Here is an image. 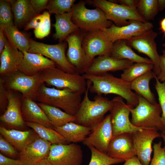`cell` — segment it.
<instances>
[{
	"label": "cell",
	"instance_id": "6da1fadb",
	"mask_svg": "<svg viewBox=\"0 0 165 165\" xmlns=\"http://www.w3.org/2000/svg\"><path fill=\"white\" fill-rule=\"evenodd\" d=\"M86 80L92 82L89 91L97 95L113 94L126 100L127 104L134 108L138 104L137 95L131 89L130 82L116 77L108 72L97 75L84 74Z\"/></svg>",
	"mask_w": 165,
	"mask_h": 165
},
{
	"label": "cell",
	"instance_id": "7a4b0ae2",
	"mask_svg": "<svg viewBox=\"0 0 165 165\" xmlns=\"http://www.w3.org/2000/svg\"><path fill=\"white\" fill-rule=\"evenodd\" d=\"M92 82L87 80V89L75 116L74 122L87 127H91L101 121L105 114L109 111L113 105L112 100L97 95L94 101L89 98V91Z\"/></svg>",
	"mask_w": 165,
	"mask_h": 165
},
{
	"label": "cell",
	"instance_id": "3957f363",
	"mask_svg": "<svg viewBox=\"0 0 165 165\" xmlns=\"http://www.w3.org/2000/svg\"><path fill=\"white\" fill-rule=\"evenodd\" d=\"M44 83L39 88L35 101L61 108L75 116L82 100L81 95L68 89L49 87Z\"/></svg>",
	"mask_w": 165,
	"mask_h": 165
},
{
	"label": "cell",
	"instance_id": "277c9868",
	"mask_svg": "<svg viewBox=\"0 0 165 165\" xmlns=\"http://www.w3.org/2000/svg\"><path fill=\"white\" fill-rule=\"evenodd\" d=\"M86 3L81 0L72 8V19L79 29L86 32L95 30H103L109 28L112 22L107 19L105 13L100 8L89 9Z\"/></svg>",
	"mask_w": 165,
	"mask_h": 165
},
{
	"label": "cell",
	"instance_id": "5b68a950",
	"mask_svg": "<svg viewBox=\"0 0 165 165\" xmlns=\"http://www.w3.org/2000/svg\"><path fill=\"white\" fill-rule=\"evenodd\" d=\"M138 103L130 108L131 122L135 126L142 129H152L161 131L162 109L159 103L152 104L137 94Z\"/></svg>",
	"mask_w": 165,
	"mask_h": 165
},
{
	"label": "cell",
	"instance_id": "8992f818",
	"mask_svg": "<svg viewBox=\"0 0 165 165\" xmlns=\"http://www.w3.org/2000/svg\"><path fill=\"white\" fill-rule=\"evenodd\" d=\"M40 73L44 82L56 88L68 89L81 95L86 90L87 82L82 75L68 73L57 67Z\"/></svg>",
	"mask_w": 165,
	"mask_h": 165
},
{
	"label": "cell",
	"instance_id": "52a82bcc",
	"mask_svg": "<svg viewBox=\"0 0 165 165\" xmlns=\"http://www.w3.org/2000/svg\"><path fill=\"white\" fill-rule=\"evenodd\" d=\"M92 2L101 9L107 19L113 22L117 27L127 25L130 20L147 22L140 15L136 7H129L106 0H94Z\"/></svg>",
	"mask_w": 165,
	"mask_h": 165
},
{
	"label": "cell",
	"instance_id": "ba28073f",
	"mask_svg": "<svg viewBox=\"0 0 165 165\" xmlns=\"http://www.w3.org/2000/svg\"><path fill=\"white\" fill-rule=\"evenodd\" d=\"M66 42L48 44L30 39V47L28 52L42 55L53 61L57 66L68 73L78 74L76 69L68 61L65 54Z\"/></svg>",
	"mask_w": 165,
	"mask_h": 165
},
{
	"label": "cell",
	"instance_id": "9c48e42d",
	"mask_svg": "<svg viewBox=\"0 0 165 165\" xmlns=\"http://www.w3.org/2000/svg\"><path fill=\"white\" fill-rule=\"evenodd\" d=\"M5 80L7 88L20 92L22 97L35 101L38 90L44 83L40 73L28 75L18 71L7 76Z\"/></svg>",
	"mask_w": 165,
	"mask_h": 165
},
{
	"label": "cell",
	"instance_id": "30bf717a",
	"mask_svg": "<svg viewBox=\"0 0 165 165\" xmlns=\"http://www.w3.org/2000/svg\"><path fill=\"white\" fill-rule=\"evenodd\" d=\"M112 100L113 105L109 112L113 137L122 133H132L143 129L135 126L130 121V109L133 108L126 104L122 97L118 96Z\"/></svg>",
	"mask_w": 165,
	"mask_h": 165
},
{
	"label": "cell",
	"instance_id": "8fae6325",
	"mask_svg": "<svg viewBox=\"0 0 165 165\" xmlns=\"http://www.w3.org/2000/svg\"><path fill=\"white\" fill-rule=\"evenodd\" d=\"M83 151L75 143L52 144L47 159L52 165H81Z\"/></svg>",
	"mask_w": 165,
	"mask_h": 165
},
{
	"label": "cell",
	"instance_id": "7c38bea8",
	"mask_svg": "<svg viewBox=\"0 0 165 165\" xmlns=\"http://www.w3.org/2000/svg\"><path fill=\"white\" fill-rule=\"evenodd\" d=\"M113 43L102 30L87 32L83 39L82 46L90 65L97 56H110Z\"/></svg>",
	"mask_w": 165,
	"mask_h": 165
},
{
	"label": "cell",
	"instance_id": "4fadbf2b",
	"mask_svg": "<svg viewBox=\"0 0 165 165\" xmlns=\"http://www.w3.org/2000/svg\"><path fill=\"white\" fill-rule=\"evenodd\" d=\"M87 32L81 29L69 35L65 39L68 46L66 56L79 74L85 73L90 66L82 46L83 37Z\"/></svg>",
	"mask_w": 165,
	"mask_h": 165
},
{
	"label": "cell",
	"instance_id": "5bb4252c",
	"mask_svg": "<svg viewBox=\"0 0 165 165\" xmlns=\"http://www.w3.org/2000/svg\"><path fill=\"white\" fill-rule=\"evenodd\" d=\"M157 36V33L152 29L141 35L126 40L131 47L148 57L153 64V72L156 76L160 71V55L158 53L155 41Z\"/></svg>",
	"mask_w": 165,
	"mask_h": 165
},
{
	"label": "cell",
	"instance_id": "9a60e30c",
	"mask_svg": "<svg viewBox=\"0 0 165 165\" xmlns=\"http://www.w3.org/2000/svg\"><path fill=\"white\" fill-rule=\"evenodd\" d=\"M90 133L82 142L88 147L91 146L106 154L109 144L113 137L110 114L90 127Z\"/></svg>",
	"mask_w": 165,
	"mask_h": 165
},
{
	"label": "cell",
	"instance_id": "2e32d148",
	"mask_svg": "<svg viewBox=\"0 0 165 165\" xmlns=\"http://www.w3.org/2000/svg\"><path fill=\"white\" fill-rule=\"evenodd\" d=\"M129 21L130 23L127 25L118 27L113 24L109 28L102 31L107 38L113 43L117 40H127L141 35L153 28V24L149 22Z\"/></svg>",
	"mask_w": 165,
	"mask_h": 165
},
{
	"label": "cell",
	"instance_id": "e0dca14e",
	"mask_svg": "<svg viewBox=\"0 0 165 165\" xmlns=\"http://www.w3.org/2000/svg\"><path fill=\"white\" fill-rule=\"evenodd\" d=\"M158 131L154 129H146L132 133L136 156L144 165H149L151 161L152 142L156 138L161 137Z\"/></svg>",
	"mask_w": 165,
	"mask_h": 165
},
{
	"label": "cell",
	"instance_id": "ac0fdd59",
	"mask_svg": "<svg viewBox=\"0 0 165 165\" xmlns=\"http://www.w3.org/2000/svg\"><path fill=\"white\" fill-rule=\"evenodd\" d=\"M106 154L112 158L125 161L136 156L132 133H123L113 137Z\"/></svg>",
	"mask_w": 165,
	"mask_h": 165
},
{
	"label": "cell",
	"instance_id": "d6986e66",
	"mask_svg": "<svg viewBox=\"0 0 165 165\" xmlns=\"http://www.w3.org/2000/svg\"><path fill=\"white\" fill-rule=\"evenodd\" d=\"M8 90V104L6 110L0 117V121L11 129H22L26 125L21 112L22 101L18 96Z\"/></svg>",
	"mask_w": 165,
	"mask_h": 165
},
{
	"label": "cell",
	"instance_id": "ffe728a7",
	"mask_svg": "<svg viewBox=\"0 0 165 165\" xmlns=\"http://www.w3.org/2000/svg\"><path fill=\"white\" fill-rule=\"evenodd\" d=\"M52 145L38 136L20 152L18 159L22 165H33L47 158Z\"/></svg>",
	"mask_w": 165,
	"mask_h": 165
},
{
	"label": "cell",
	"instance_id": "44dd1931",
	"mask_svg": "<svg viewBox=\"0 0 165 165\" xmlns=\"http://www.w3.org/2000/svg\"><path fill=\"white\" fill-rule=\"evenodd\" d=\"M134 63L128 60L118 59L109 55L98 56L93 60L85 73L97 75L109 71H123Z\"/></svg>",
	"mask_w": 165,
	"mask_h": 165
},
{
	"label": "cell",
	"instance_id": "7402d4cb",
	"mask_svg": "<svg viewBox=\"0 0 165 165\" xmlns=\"http://www.w3.org/2000/svg\"><path fill=\"white\" fill-rule=\"evenodd\" d=\"M23 53L13 46L7 38L0 55V75L7 76L18 71L23 59Z\"/></svg>",
	"mask_w": 165,
	"mask_h": 165
},
{
	"label": "cell",
	"instance_id": "603a6c76",
	"mask_svg": "<svg viewBox=\"0 0 165 165\" xmlns=\"http://www.w3.org/2000/svg\"><path fill=\"white\" fill-rule=\"evenodd\" d=\"M18 71L28 75H33L42 71L57 67L49 59L40 54L25 51Z\"/></svg>",
	"mask_w": 165,
	"mask_h": 165
},
{
	"label": "cell",
	"instance_id": "cb8c5ba5",
	"mask_svg": "<svg viewBox=\"0 0 165 165\" xmlns=\"http://www.w3.org/2000/svg\"><path fill=\"white\" fill-rule=\"evenodd\" d=\"M0 133L19 152H21L39 136L33 130L22 131L0 127Z\"/></svg>",
	"mask_w": 165,
	"mask_h": 165
},
{
	"label": "cell",
	"instance_id": "d4e9b609",
	"mask_svg": "<svg viewBox=\"0 0 165 165\" xmlns=\"http://www.w3.org/2000/svg\"><path fill=\"white\" fill-rule=\"evenodd\" d=\"M21 109L25 122L38 123L53 128V126L45 112L34 100L22 97Z\"/></svg>",
	"mask_w": 165,
	"mask_h": 165
},
{
	"label": "cell",
	"instance_id": "484cf974",
	"mask_svg": "<svg viewBox=\"0 0 165 165\" xmlns=\"http://www.w3.org/2000/svg\"><path fill=\"white\" fill-rule=\"evenodd\" d=\"M11 5L14 23L18 28L24 27L37 15L29 0H8Z\"/></svg>",
	"mask_w": 165,
	"mask_h": 165
},
{
	"label": "cell",
	"instance_id": "4316f807",
	"mask_svg": "<svg viewBox=\"0 0 165 165\" xmlns=\"http://www.w3.org/2000/svg\"><path fill=\"white\" fill-rule=\"evenodd\" d=\"M53 129L59 132L68 144L83 142L90 133V127L84 126L74 122L68 123Z\"/></svg>",
	"mask_w": 165,
	"mask_h": 165
},
{
	"label": "cell",
	"instance_id": "83f0119b",
	"mask_svg": "<svg viewBox=\"0 0 165 165\" xmlns=\"http://www.w3.org/2000/svg\"><path fill=\"white\" fill-rule=\"evenodd\" d=\"M72 16L71 12L61 15H55V23L53 26L55 32L53 34V37L60 42H63L70 34L79 29L72 21Z\"/></svg>",
	"mask_w": 165,
	"mask_h": 165
},
{
	"label": "cell",
	"instance_id": "f1b7e54d",
	"mask_svg": "<svg viewBox=\"0 0 165 165\" xmlns=\"http://www.w3.org/2000/svg\"><path fill=\"white\" fill-rule=\"evenodd\" d=\"M110 56L118 59L128 60L134 63L153 64L149 59L140 56L135 53L125 40H117L113 43Z\"/></svg>",
	"mask_w": 165,
	"mask_h": 165
},
{
	"label": "cell",
	"instance_id": "f546056e",
	"mask_svg": "<svg viewBox=\"0 0 165 165\" xmlns=\"http://www.w3.org/2000/svg\"><path fill=\"white\" fill-rule=\"evenodd\" d=\"M155 75L150 70L137 78L130 82L131 90H134L137 94L152 104H156L154 94L151 91L149 87V82L154 78Z\"/></svg>",
	"mask_w": 165,
	"mask_h": 165
},
{
	"label": "cell",
	"instance_id": "4dcf8cb0",
	"mask_svg": "<svg viewBox=\"0 0 165 165\" xmlns=\"http://www.w3.org/2000/svg\"><path fill=\"white\" fill-rule=\"evenodd\" d=\"M2 28L9 42L22 53L28 52L30 47V39L20 31L14 24Z\"/></svg>",
	"mask_w": 165,
	"mask_h": 165
},
{
	"label": "cell",
	"instance_id": "1f68e13d",
	"mask_svg": "<svg viewBox=\"0 0 165 165\" xmlns=\"http://www.w3.org/2000/svg\"><path fill=\"white\" fill-rule=\"evenodd\" d=\"M37 104L45 112L53 127L62 126L68 123L75 122V116L63 112L58 108L41 103Z\"/></svg>",
	"mask_w": 165,
	"mask_h": 165
},
{
	"label": "cell",
	"instance_id": "d6a6232c",
	"mask_svg": "<svg viewBox=\"0 0 165 165\" xmlns=\"http://www.w3.org/2000/svg\"><path fill=\"white\" fill-rule=\"evenodd\" d=\"M42 138L52 144H67L68 142L57 131L53 129L35 123L25 122Z\"/></svg>",
	"mask_w": 165,
	"mask_h": 165
},
{
	"label": "cell",
	"instance_id": "836d02e7",
	"mask_svg": "<svg viewBox=\"0 0 165 165\" xmlns=\"http://www.w3.org/2000/svg\"><path fill=\"white\" fill-rule=\"evenodd\" d=\"M153 67L152 63H135L123 71L120 78L126 82H131L139 77L152 70Z\"/></svg>",
	"mask_w": 165,
	"mask_h": 165
},
{
	"label": "cell",
	"instance_id": "e575fe53",
	"mask_svg": "<svg viewBox=\"0 0 165 165\" xmlns=\"http://www.w3.org/2000/svg\"><path fill=\"white\" fill-rule=\"evenodd\" d=\"M136 9L147 22L153 20L160 11L158 0H139Z\"/></svg>",
	"mask_w": 165,
	"mask_h": 165
},
{
	"label": "cell",
	"instance_id": "d590c367",
	"mask_svg": "<svg viewBox=\"0 0 165 165\" xmlns=\"http://www.w3.org/2000/svg\"><path fill=\"white\" fill-rule=\"evenodd\" d=\"M88 147L91 152V159L88 165H112L125 161L123 160L111 157L107 154L98 150L92 146Z\"/></svg>",
	"mask_w": 165,
	"mask_h": 165
},
{
	"label": "cell",
	"instance_id": "8d00e7d4",
	"mask_svg": "<svg viewBox=\"0 0 165 165\" xmlns=\"http://www.w3.org/2000/svg\"><path fill=\"white\" fill-rule=\"evenodd\" d=\"M75 0H49L46 9L50 14L60 15L70 12Z\"/></svg>",
	"mask_w": 165,
	"mask_h": 165
},
{
	"label": "cell",
	"instance_id": "74e56055",
	"mask_svg": "<svg viewBox=\"0 0 165 165\" xmlns=\"http://www.w3.org/2000/svg\"><path fill=\"white\" fill-rule=\"evenodd\" d=\"M156 82L155 88L157 92L159 104L161 109V122L162 126L161 133L165 135V81L161 82L157 79L156 76L155 78Z\"/></svg>",
	"mask_w": 165,
	"mask_h": 165
},
{
	"label": "cell",
	"instance_id": "f35d334b",
	"mask_svg": "<svg viewBox=\"0 0 165 165\" xmlns=\"http://www.w3.org/2000/svg\"><path fill=\"white\" fill-rule=\"evenodd\" d=\"M14 24L10 3L6 0L0 1V27Z\"/></svg>",
	"mask_w": 165,
	"mask_h": 165
},
{
	"label": "cell",
	"instance_id": "ab89813d",
	"mask_svg": "<svg viewBox=\"0 0 165 165\" xmlns=\"http://www.w3.org/2000/svg\"><path fill=\"white\" fill-rule=\"evenodd\" d=\"M42 22L39 27L34 30L35 36L37 38L42 39L47 36L50 33L51 29L50 14L48 11H44Z\"/></svg>",
	"mask_w": 165,
	"mask_h": 165
},
{
	"label": "cell",
	"instance_id": "60d3db41",
	"mask_svg": "<svg viewBox=\"0 0 165 165\" xmlns=\"http://www.w3.org/2000/svg\"><path fill=\"white\" fill-rule=\"evenodd\" d=\"M162 145L161 141L154 143L153 156L150 165H165V147H162Z\"/></svg>",
	"mask_w": 165,
	"mask_h": 165
},
{
	"label": "cell",
	"instance_id": "b9f144b4",
	"mask_svg": "<svg viewBox=\"0 0 165 165\" xmlns=\"http://www.w3.org/2000/svg\"><path fill=\"white\" fill-rule=\"evenodd\" d=\"M1 153L9 158L19 156L20 152L1 135H0Z\"/></svg>",
	"mask_w": 165,
	"mask_h": 165
},
{
	"label": "cell",
	"instance_id": "7bdbcfd3",
	"mask_svg": "<svg viewBox=\"0 0 165 165\" xmlns=\"http://www.w3.org/2000/svg\"><path fill=\"white\" fill-rule=\"evenodd\" d=\"M5 80L0 78V109L3 114L6 110L8 103V90L6 89Z\"/></svg>",
	"mask_w": 165,
	"mask_h": 165
},
{
	"label": "cell",
	"instance_id": "ee69618b",
	"mask_svg": "<svg viewBox=\"0 0 165 165\" xmlns=\"http://www.w3.org/2000/svg\"><path fill=\"white\" fill-rule=\"evenodd\" d=\"M49 0H30V3L36 14L38 15L44 9H46Z\"/></svg>",
	"mask_w": 165,
	"mask_h": 165
},
{
	"label": "cell",
	"instance_id": "f6af8a7d",
	"mask_svg": "<svg viewBox=\"0 0 165 165\" xmlns=\"http://www.w3.org/2000/svg\"><path fill=\"white\" fill-rule=\"evenodd\" d=\"M44 15L42 13L37 15L33 18L24 27L25 31H28L30 29L34 30L38 28L43 21Z\"/></svg>",
	"mask_w": 165,
	"mask_h": 165
},
{
	"label": "cell",
	"instance_id": "bcb514c9",
	"mask_svg": "<svg viewBox=\"0 0 165 165\" xmlns=\"http://www.w3.org/2000/svg\"><path fill=\"white\" fill-rule=\"evenodd\" d=\"M0 165H22L19 159H14L0 153Z\"/></svg>",
	"mask_w": 165,
	"mask_h": 165
},
{
	"label": "cell",
	"instance_id": "7dc6e473",
	"mask_svg": "<svg viewBox=\"0 0 165 165\" xmlns=\"http://www.w3.org/2000/svg\"><path fill=\"white\" fill-rule=\"evenodd\" d=\"M160 72L156 76L157 79L160 82L165 81V57L160 56Z\"/></svg>",
	"mask_w": 165,
	"mask_h": 165
},
{
	"label": "cell",
	"instance_id": "c3c4849f",
	"mask_svg": "<svg viewBox=\"0 0 165 165\" xmlns=\"http://www.w3.org/2000/svg\"><path fill=\"white\" fill-rule=\"evenodd\" d=\"M117 2L120 4L129 7H136L138 3V0H119Z\"/></svg>",
	"mask_w": 165,
	"mask_h": 165
},
{
	"label": "cell",
	"instance_id": "681fc988",
	"mask_svg": "<svg viewBox=\"0 0 165 165\" xmlns=\"http://www.w3.org/2000/svg\"><path fill=\"white\" fill-rule=\"evenodd\" d=\"M6 40L3 30L0 27V54L4 48Z\"/></svg>",
	"mask_w": 165,
	"mask_h": 165
},
{
	"label": "cell",
	"instance_id": "f907efd6",
	"mask_svg": "<svg viewBox=\"0 0 165 165\" xmlns=\"http://www.w3.org/2000/svg\"><path fill=\"white\" fill-rule=\"evenodd\" d=\"M123 165H144L142 164L136 156L126 160Z\"/></svg>",
	"mask_w": 165,
	"mask_h": 165
},
{
	"label": "cell",
	"instance_id": "816d5d0a",
	"mask_svg": "<svg viewBox=\"0 0 165 165\" xmlns=\"http://www.w3.org/2000/svg\"><path fill=\"white\" fill-rule=\"evenodd\" d=\"M33 165H52L47 158L45 159L36 163Z\"/></svg>",
	"mask_w": 165,
	"mask_h": 165
},
{
	"label": "cell",
	"instance_id": "f5cc1de1",
	"mask_svg": "<svg viewBox=\"0 0 165 165\" xmlns=\"http://www.w3.org/2000/svg\"><path fill=\"white\" fill-rule=\"evenodd\" d=\"M160 29L165 35V17L162 19L160 23Z\"/></svg>",
	"mask_w": 165,
	"mask_h": 165
},
{
	"label": "cell",
	"instance_id": "db71d44e",
	"mask_svg": "<svg viewBox=\"0 0 165 165\" xmlns=\"http://www.w3.org/2000/svg\"><path fill=\"white\" fill-rule=\"evenodd\" d=\"M160 11L163 10L165 8V0H158Z\"/></svg>",
	"mask_w": 165,
	"mask_h": 165
},
{
	"label": "cell",
	"instance_id": "11a10c76",
	"mask_svg": "<svg viewBox=\"0 0 165 165\" xmlns=\"http://www.w3.org/2000/svg\"><path fill=\"white\" fill-rule=\"evenodd\" d=\"M160 133L161 135V137L162 138L163 141L164 142V146L165 147V135L161 132H160Z\"/></svg>",
	"mask_w": 165,
	"mask_h": 165
},
{
	"label": "cell",
	"instance_id": "9f6ffc18",
	"mask_svg": "<svg viewBox=\"0 0 165 165\" xmlns=\"http://www.w3.org/2000/svg\"><path fill=\"white\" fill-rule=\"evenodd\" d=\"M163 55V56L165 57V50H163L162 51Z\"/></svg>",
	"mask_w": 165,
	"mask_h": 165
},
{
	"label": "cell",
	"instance_id": "6f0895ef",
	"mask_svg": "<svg viewBox=\"0 0 165 165\" xmlns=\"http://www.w3.org/2000/svg\"><path fill=\"white\" fill-rule=\"evenodd\" d=\"M162 46L165 48V42L163 44Z\"/></svg>",
	"mask_w": 165,
	"mask_h": 165
}]
</instances>
